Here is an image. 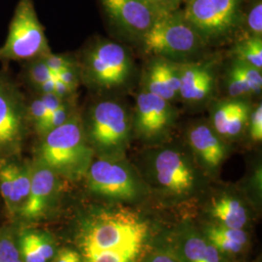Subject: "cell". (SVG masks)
Wrapping results in <instances>:
<instances>
[{"label":"cell","instance_id":"cell-15","mask_svg":"<svg viewBox=\"0 0 262 262\" xmlns=\"http://www.w3.org/2000/svg\"><path fill=\"white\" fill-rule=\"evenodd\" d=\"M216 71L214 61L192 60L180 64L179 99L187 105L207 102L215 92Z\"/></svg>","mask_w":262,"mask_h":262},{"label":"cell","instance_id":"cell-14","mask_svg":"<svg viewBox=\"0 0 262 262\" xmlns=\"http://www.w3.org/2000/svg\"><path fill=\"white\" fill-rule=\"evenodd\" d=\"M30 185L31 159L23 155L0 159V196L11 220H16L25 205Z\"/></svg>","mask_w":262,"mask_h":262},{"label":"cell","instance_id":"cell-11","mask_svg":"<svg viewBox=\"0 0 262 262\" xmlns=\"http://www.w3.org/2000/svg\"><path fill=\"white\" fill-rule=\"evenodd\" d=\"M178 118L173 103L141 88L131 114L132 133L146 142H160L168 137Z\"/></svg>","mask_w":262,"mask_h":262},{"label":"cell","instance_id":"cell-7","mask_svg":"<svg viewBox=\"0 0 262 262\" xmlns=\"http://www.w3.org/2000/svg\"><path fill=\"white\" fill-rule=\"evenodd\" d=\"M52 53L33 0H19L0 47V62H26Z\"/></svg>","mask_w":262,"mask_h":262},{"label":"cell","instance_id":"cell-5","mask_svg":"<svg viewBox=\"0 0 262 262\" xmlns=\"http://www.w3.org/2000/svg\"><path fill=\"white\" fill-rule=\"evenodd\" d=\"M139 43L145 54L179 63L195 60L193 57L206 47L196 30L184 18L182 8L163 13Z\"/></svg>","mask_w":262,"mask_h":262},{"label":"cell","instance_id":"cell-20","mask_svg":"<svg viewBox=\"0 0 262 262\" xmlns=\"http://www.w3.org/2000/svg\"><path fill=\"white\" fill-rule=\"evenodd\" d=\"M212 216L220 225L237 229H243L248 222L246 208L239 199L231 195L215 199L212 207Z\"/></svg>","mask_w":262,"mask_h":262},{"label":"cell","instance_id":"cell-22","mask_svg":"<svg viewBox=\"0 0 262 262\" xmlns=\"http://www.w3.org/2000/svg\"><path fill=\"white\" fill-rule=\"evenodd\" d=\"M20 66L18 81L28 92H33L40 84L56 77L42 57L23 62Z\"/></svg>","mask_w":262,"mask_h":262},{"label":"cell","instance_id":"cell-23","mask_svg":"<svg viewBox=\"0 0 262 262\" xmlns=\"http://www.w3.org/2000/svg\"><path fill=\"white\" fill-rule=\"evenodd\" d=\"M187 262H223L222 253L207 239L190 236L184 246Z\"/></svg>","mask_w":262,"mask_h":262},{"label":"cell","instance_id":"cell-33","mask_svg":"<svg viewBox=\"0 0 262 262\" xmlns=\"http://www.w3.org/2000/svg\"><path fill=\"white\" fill-rule=\"evenodd\" d=\"M51 262H82V256L74 248H63L56 252Z\"/></svg>","mask_w":262,"mask_h":262},{"label":"cell","instance_id":"cell-16","mask_svg":"<svg viewBox=\"0 0 262 262\" xmlns=\"http://www.w3.org/2000/svg\"><path fill=\"white\" fill-rule=\"evenodd\" d=\"M188 147L200 165L209 172L221 167L227 157V142L223 139L208 121H196L187 127Z\"/></svg>","mask_w":262,"mask_h":262},{"label":"cell","instance_id":"cell-4","mask_svg":"<svg viewBox=\"0 0 262 262\" xmlns=\"http://www.w3.org/2000/svg\"><path fill=\"white\" fill-rule=\"evenodd\" d=\"M84 137L97 157H121L126 149L132 123L128 109L115 99H99L80 110Z\"/></svg>","mask_w":262,"mask_h":262},{"label":"cell","instance_id":"cell-24","mask_svg":"<svg viewBox=\"0 0 262 262\" xmlns=\"http://www.w3.org/2000/svg\"><path fill=\"white\" fill-rule=\"evenodd\" d=\"M232 58L262 71V38L243 36L231 49Z\"/></svg>","mask_w":262,"mask_h":262},{"label":"cell","instance_id":"cell-9","mask_svg":"<svg viewBox=\"0 0 262 262\" xmlns=\"http://www.w3.org/2000/svg\"><path fill=\"white\" fill-rule=\"evenodd\" d=\"M148 173L162 190L175 196L190 194L198 183V172L186 150L163 146L147 156Z\"/></svg>","mask_w":262,"mask_h":262},{"label":"cell","instance_id":"cell-28","mask_svg":"<svg viewBox=\"0 0 262 262\" xmlns=\"http://www.w3.org/2000/svg\"><path fill=\"white\" fill-rule=\"evenodd\" d=\"M225 91L228 97L231 98H246L251 99L255 95L253 89L250 86L242 77L236 74L228 67L225 79Z\"/></svg>","mask_w":262,"mask_h":262},{"label":"cell","instance_id":"cell-25","mask_svg":"<svg viewBox=\"0 0 262 262\" xmlns=\"http://www.w3.org/2000/svg\"><path fill=\"white\" fill-rule=\"evenodd\" d=\"M80 109L78 108L76 98L66 101V103L62 104L59 108H57L52 114H50L47 118H45L37 127L33 130L32 134H34L36 136V138L43 136L49 131H51L67 122Z\"/></svg>","mask_w":262,"mask_h":262},{"label":"cell","instance_id":"cell-32","mask_svg":"<svg viewBox=\"0 0 262 262\" xmlns=\"http://www.w3.org/2000/svg\"><path fill=\"white\" fill-rule=\"evenodd\" d=\"M56 78H57L59 81H61L62 83H64L67 86H69L72 91H74L76 93H77L79 85L81 84V79H80L78 66L62 70L61 72H59L56 76Z\"/></svg>","mask_w":262,"mask_h":262},{"label":"cell","instance_id":"cell-21","mask_svg":"<svg viewBox=\"0 0 262 262\" xmlns=\"http://www.w3.org/2000/svg\"><path fill=\"white\" fill-rule=\"evenodd\" d=\"M205 235L207 240L221 253H240L248 243V236L244 229L230 228L222 225L208 227Z\"/></svg>","mask_w":262,"mask_h":262},{"label":"cell","instance_id":"cell-1","mask_svg":"<svg viewBox=\"0 0 262 262\" xmlns=\"http://www.w3.org/2000/svg\"><path fill=\"white\" fill-rule=\"evenodd\" d=\"M148 230L147 223L129 210H95L78 221L75 249L81 256L106 251H141Z\"/></svg>","mask_w":262,"mask_h":262},{"label":"cell","instance_id":"cell-27","mask_svg":"<svg viewBox=\"0 0 262 262\" xmlns=\"http://www.w3.org/2000/svg\"><path fill=\"white\" fill-rule=\"evenodd\" d=\"M0 262H24L17 242V229L12 226L0 229Z\"/></svg>","mask_w":262,"mask_h":262},{"label":"cell","instance_id":"cell-35","mask_svg":"<svg viewBox=\"0 0 262 262\" xmlns=\"http://www.w3.org/2000/svg\"><path fill=\"white\" fill-rule=\"evenodd\" d=\"M146 262H179L173 255L166 253H155Z\"/></svg>","mask_w":262,"mask_h":262},{"label":"cell","instance_id":"cell-10","mask_svg":"<svg viewBox=\"0 0 262 262\" xmlns=\"http://www.w3.org/2000/svg\"><path fill=\"white\" fill-rule=\"evenodd\" d=\"M84 179L91 192L115 200H134L143 188L136 173L121 157H94Z\"/></svg>","mask_w":262,"mask_h":262},{"label":"cell","instance_id":"cell-12","mask_svg":"<svg viewBox=\"0 0 262 262\" xmlns=\"http://www.w3.org/2000/svg\"><path fill=\"white\" fill-rule=\"evenodd\" d=\"M62 187V179L36 159H31V185L28 199L15 222L31 225L45 219Z\"/></svg>","mask_w":262,"mask_h":262},{"label":"cell","instance_id":"cell-18","mask_svg":"<svg viewBox=\"0 0 262 262\" xmlns=\"http://www.w3.org/2000/svg\"><path fill=\"white\" fill-rule=\"evenodd\" d=\"M180 64L159 56H151L142 75V89L174 103L179 100Z\"/></svg>","mask_w":262,"mask_h":262},{"label":"cell","instance_id":"cell-30","mask_svg":"<svg viewBox=\"0 0 262 262\" xmlns=\"http://www.w3.org/2000/svg\"><path fill=\"white\" fill-rule=\"evenodd\" d=\"M46 66L52 70V72L57 75L62 70L67 68L75 67L77 64V58L74 55H67V54H54L53 52L50 53L47 56L42 57Z\"/></svg>","mask_w":262,"mask_h":262},{"label":"cell","instance_id":"cell-2","mask_svg":"<svg viewBox=\"0 0 262 262\" xmlns=\"http://www.w3.org/2000/svg\"><path fill=\"white\" fill-rule=\"evenodd\" d=\"M95 155L84 137L80 110L67 122L38 137L33 158L62 180L84 179Z\"/></svg>","mask_w":262,"mask_h":262},{"label":"cell","instance_id":"cell-19","mask_svg":"<svg viewBox=\"0 0 262 262\" xmlns=\"http://www.w3.org/2000/svg\"><path fill=\"white\" fill-rule=\"evenodd\" d=\"M17 242L24 262H51L57 252L52 235L31 225H19Z\"/></svg>","mask_w":262,"mask_h":262},{"label":"cell","instance_id":"cell-26","mask_svg":"<svg viewBox=\"0 0 262 262\" xmlns=\"http://www.w3.org/2000/svg\"><path fill=\"white\" fill-rule=\"evenodd\" d=\"M243 27V36L262 38V1L252 0V2L243 8L241 26Z\"/></svg>","mask_w":262,"mask_h":262},{"label":"cell","instance_id":"cell-29","mask_svg":"<svg viewBox=\"0 0 262 262\" xmlns=\"http://www.w3.org/2000/svg\"><path fill=\"white\" fill-rule=\"evenodd\" d=\"M229 68L232 69L236 74L242 77L244 80L250 84L253 89L255 95H258L261 93L262 90V71L254 68L253 66H249L243 61L232 58Z\"/></svg>","mask_w":262,"mask_h":262},{"label":"cell","instance_id":"cell-6","mask_svg":"<svg viewBox=\"0 0 262 262\" xmlns=\"http://www.w3.org/2000/svg\"><path fill=\"white\" fill-rule=\"evenodd\" d=\"M31 134L26 90L7 70H0V159L23 155Z\"/></svg>","mask_w":262,"mask_h":262},{"label":"cell","instance_id":"cell-34","mask_svg":"<svg viewBox=\"0 0 262 262\" xmlns=\"http://www.w3.org/2000/svg\"><path fill=\"white\" fill-rule=\"evenodd\" d=\"M152 6L162 13H170L181 9L187 0H148Z\"/></svg>","mask_w":262,"mask_h":262},{"label":"cell","instance_id":"cell-3","mask_svg":"<svg viewBox=\"0 0 262 262\" xmlns=\"http://www.w3.org/2000/svg\"><path fill=\"white\" fill-rule=\"evenodd\" d=\"M81 84L96 94L126 88L135 74L129 51L106 38L89 41L76 55Z\"/></svg>","mask_w":262,"mask_h":262},{"label":"cell","instance_id":"cell-13","mask_svg":"<svg viewBox=\"0 0 262 262\" xmlns=\"http://www.w3.org/2000/svg\"><path fill=\"white\" fill-rule=\"evenodd\" d=\"M99 3L113 26L137 42L163 14L148 0H99Z\"/></svg>","mask_w":262,"mask_h":262},{"label":"cell","instance_id":"cell-8","mask_svg":"<svg viewBox=\"0 0 262 262\" xmlns=\"http://www.w3.org/2000/svg\"><path fill=\"white\" fill-rule=\"evenodd\" d=\"M245 0H187L182 12L205 45L222 44L240 29Z\"/></svg>","mask_w":262,"mask_h":262},{"label":"cell","instance_id":"cell-31","mask_svg":"<svg viewBox=\"0 0 262 262\" xmlns=\"http://www.w3.org/2000/svg\"><path fill=\"white\" fill-rule=\"evenodd\" d=\"M245 133L254 143H260L262 140V105L256 104L253 106L250 115Z\"/></svg>","mask_w":262,"mask_h":262},{"label":"cell","instance_id":"cell-17","mask_svg":"<svg viewBox=\"0 0 262 262\" xmlns=\"http://www.w3.org/2000/svg\"><path fill=\"white\" fill-rule=\"evenodd\" d=\"M253 107L251 99L227 97L212 106L208 122L226 142L236 140L245 134Z\"/></svg>","mask_w":262,"mask_h":262}]
</instances>
